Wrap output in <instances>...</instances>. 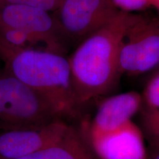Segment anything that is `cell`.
Listing matches in <instances>:
<instances>
[{
  "mask_svg": "<svg viewBox=\"0 0 159 159\" xmlns=\"http://www.w3.org/2000/svg\"><path fill=\"white\" fill-rule=\"evenodd\" d=\"M133 14L119 11L80 42L69 57L73 86L82 108L108 94L118 83L119 47Z\"/></svg>",
  "mask_w": 159,
  "mask_h": 159,
  "instance_id": "6da1fadb",
  "label": "cell"
},
{
  "mask_svg": "<svg viewBox=\"0 0 159 159\" xmlns=\"http://www.w3.org/2000/svg\"><path fill=\"white\" fill-rule=\"evenodd\" d=\"M2 67L10 75L37 91L70 122L82 108L73 86L70 64L63 53L44 49H11L0 46Z\"/></svg>",
  "mask_w": 159,
  "mask_h": 159,
  "instance_id": "7a4b0ae2",
  "label": "cell"
},
{
  "mask_svg": "<svg viewBox=\"0 0 159 159\" xmlns=\"http://www.w3.org/2000/svg\"><path fill=\"white\" fill-rule=\"evenodd\" d=\"M58 119H63L44 97L0 69V133L42 126Z\"/></svg>",
  "mask_w": 159,
  "mask_h": 159,
  "instance_id": "3957f363",
  "label": "cell"
},
{
  "mask_svg": "<svg viewBox=\"0 0 159 159\" xmlns=\"http://www.w3.org/2000/svg\"><path fill=\"white\" fill-rule=\"evenodd\" d=\"M159 65V21L134 13L121 41V75H139Z\"/></svg>",
  "mask_w": 159,
  "mask_h": 159,
  "instance_id": "277c9868",
  "label": "cell"
},
{
  "mask_svg": "<svg viewBox=\"0 0 159 159\" xmlns=\"http://www.w3.org/2000/svg\"><path fill=\"white\" fill-rule=\"evenodd\" d=\"M118 13L110 0H62L52 13L63 43H79Z\"/></svg>",
  "mask_w": 159,
  "mask_h": 159,
  "instance_id": "5b68a950",
  "label": "cell"
},
{
  "mask_svg": "<svg viewBox=\"0 0 159 159\" xmlns=\"http://www.w3.org/2000/svg\"><path fill=\"white\" fill-rule=\"evenodd\" d=\"M0 27L24 32L47 49L61 53L64 51L65 44L49 12L26 5L0 3Z\"/></svg>",
  "mask_w": 159,
  "mask_h": 159,
  "instance_id": "8992f818",
  "label": "cell"
},
{
  "mask_svg": "<svg viewBox=\"0 0 159 159\" xmlns=\"http://www.w3.org/2000/svg\"><path fill=\"white\" fill-rule=\"evenodd\" d=\"M70 122L58 119L49 124L0 133V159H19L61 140L71 128Z\"/></svg>",
  "mask_w": 159,
  "mask_h": 159,
  "instance_id": "52a82bcc",
  "label": "cell"
},
{
  "mask_svg": "<svg viewBox=\"0 0 159 159\" xmlns=\"http://www.w3.org/2000/svg\"><path fill=\"white\" fill-rule=\"evenodd\" d=\"M80 130L99 159H147L143 132L133 121L108 132Z\"/></svg>",
  "mask_w": 159,
  "mask_h": 159,
  "instance_id": "ba28073f",
  "label": "cell"
},
{
  "mask_svg": "<svg viewBox=\"0 0 159 159\" xmlns=\"http://www.w3.org/2000/svg\"><path fill=\"white\" fill-rule=\"evenodd\" d=\"M143 97L136 91H128L103 99L91 122L82 128L92 132H108L120 128L142 110Z\"/></svg>",
  "mask_w": 159,
  "mask_h": 159,
  "instance_id": "9c48e42d",
  "label": "cell"
},
{
  "mask_svg": "<svg viewBox=\"0 0 159 159\" xmlns=\"http://www.w3.org/2000/svg\"><path fill=\"white\" fill-rule=\"evenodd\" d=\"M19 159H99L80 129L71 125L61 140L34 153Z\"/></svg>",
  "mask_w": 159,
  "mask_h": 159,
  "instance_id": "30bf717a",
  "label": "cell"
},
{
  "mask_svg": "<svg viewBox=\"0 0 159 159\" xmlns=\"http://www.w3.org/2000/svg\"><path fill=\"white\" fill-rule=\"evenodd\" d=\"M142 124L145 134L159 142V110L147 108L142 111Z\"/></svg>",
  "mask_w": 159,
  "mask_h": 159,
  "instance_id": "8fae6325",
  "label": "cell"
},
{
  "mask_svg": "<svg viewBox=\"0 0 159 159\" xmlns=\"http://www.w3.org/2000/svg\"><path fill=\"white\" fill-rule=\"evenodd\" d=\"M119 11L137 13L152 5V0H110Z\"/></svg>",
  "mask_w": 159,
  "mask_h": 159,
  "instance_id": "7c38bea8",
  "label": "cell"
},
{
  "mask_svg": "<svg viewBox=\"0 0 159 159\" xmlns=\"http://www.w3.org/2000/svg\"><path fill=\"white\" fill-rule=\"evenodd\" d=\"M62 0H0V3L16 4L35 7L43 11L53 13L56 10Z\"/></svg>",
  "mask_w": 159,
  "mask_h": 159,
  "instance_id": "4fadbf2b",
  "label": "cell"
},
{
  "mask_svg": "<svg viewBox=\"0 0 159 159\" xmlns=\"http://www.w3.org/2000/svg\"><path fill=\"white\" fill-rule=\"evenodd\" d=\"M142 97L148 108L159 110V74L148 83Z\"/></svg>",
  "mask_w": 159,
  "mask_h": 159,
  "instance_id": "5bb4252c",
  "label": "cell"
},
{
  "mask_svg": "<svg viewBox=\"0 0 159 159\" xmlns=\"http://www.w3.org/2000/svg\"><path fill=\"white\" fill-rule=\"evenodd\" d=\"M152 5L156 6L159 9V0H152Z\"/></svg>",
  "mask_w": 159,
  "mask_h": 159,
  "instance_id": "9a60e30c",
  "label": "cell"
},
{
  "mask_svg": "<svg viewBox=\"0 0 159 159\" xmlns=\"http://www.w3.org/2000/svg\"><path fill=\"white\" fill-rule=\"evenodd\" d=\"M155 159H159V155H158V156H157V157H156V158H155Z\"/></svg>",
  "mask_w": 159,
  "mask_h": 159,
  "instance_id": "2e32d148",
  "label": "cell"
},
{
  "mask_svg": "<svg viewBox=\"0 0 159 159\" xmlns=\"http://www.w3.org/2000/svg\"><path fill=\"white\" fill-rule=\"evenodd\" d=\"M1 63H2V61H1V60H0V64H1ZM2 67V66H0V69H1Z\"/></svg>",
  "mask_w": 159,
  "mask_h": 159,
  "instance_id": "e0dca14e",
  "label": "cell"
}]
</instances>
